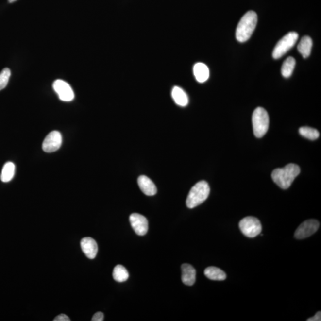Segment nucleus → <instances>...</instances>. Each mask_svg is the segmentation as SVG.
<instances>
[{
	"label": "nucleus",
	"instance_id": "nucleus-25",
	"mask_svg": "<svg viewBox=\"0 0 321 321\" xmlns=\"http://www.w3.org/2000/svg\"><path fill=\"white\" fill-rule=\"evenodd\" d=\"M321 321V312H318L314 317L309 318L307 321Z\"/></svg>",
	"mask_w": 321,
	"mask_h": 321
},
{
	"label": "nucleus",
	"instance_id": "nucleus-19",
	"mask_svg": "<svg viewBox=\"0 0 321 321\" xmlns=\"http://www.w3.org/2000/svg\"><path fill=\"white\" fill-rule=\"evenodd\" d=\"M296 65V60L292 57H289L284 62L281 68V74L283 77L288 78L293 72Z\"/></svg>",
	"mask_w": 321,
	"mask_h": 321
},
{
	"label": "nucleus",
	"instance_id": "nucleus-7",
	"mask_svg": "<svg viewBox=\"0 0 321 321\" xmlns=\"http://www.w3.org/2000/svg\"><path fill=\"white\" fill-rule=\"evenodd\" d=\"M320 227V222L316 220H308L302 222L294 233L297 239H304L310 237L317 232Z\"/></svg>",
	"mask_w": 321,
	"mask_h": 321
},
{
	"label": "nucleus",
	"instance_id": "nucleus-26",
	"mask_svg": "<svg viewBox=\"0 0 321 321\" xmlns=\"http://www.w3.org/2000/svg\"><path fill=\"white\" fill-rule=\"evenodd\" d=\"M17 1V0H9V2L10 3H12V2H15Z\"/></svg>",
	"mask_w": 321,
	"mask_h": 321
},
{
	"label": "nucleus",
	"instance_id": "nucleus-2",
	"mask_svg": "<svg viewBox=\"0 0 321 321\" xmlns=\"http://www.w3.org/2000/svg\"><path fill=\"white\" fill-rule=\"evenodd\" d=\"M258 16L253 11H249L241 17L236 31V39L238 42L248 41L256 28Z\"/></svg>",
	"mask_w": 321,
	"mask_h": 321
},
{
	"label": "nucleus",
	"instance_id": "nucleus-3",
	"mask_svg": "<svg viewBox=\"0 0 321 321\" xmlns=\"http://www.w3.org/2000/svg\"><path fill=\"white\" fill-rule=\"evenodd\" d=\"M210 187L208 183L201 181L193 186L190 190L186 200V205L192 209L201 205L208 198Z\"/></svg>",
	"mask_w": 321,
	"mask_h": 321
},
{
	"label": "nucleus",
	"instance_id": "nucleus-1",
	"mask_svg": "<svg viewBox=\"0 0 321 321\" xmlns=\"http://www.w3.org/2000/svg\"><path fill=\"white\" fill-rule=\"evenodd\" d=\"M301 172L300 167L294 164H289L283 168L277 169L272 172V179L281 189H287L296 177Z\"/></svg>",
	"mask_w": 321,
	"mask_h": 321
},
{
	"label": "nucleus",
	"instance_id": "nucleus-10",
	"mask_svg": "<svg viewBox=\"0 0 321 321\" xmlns=\"http://www.w3.org/2000/svg\"><path fill=\"white\" fill-rule=\"evenodd\" d=\"M131 226L135 233L139 236H144L148 230V221L144 216L137 213H134L129 217Z\"/></svg>",
	"mask_w": 321,
	"mask_h": 321
},
{
	"label": "nucleus",
	"instance_id": "nucleus-13",
	"mask_svg": "<svg viewBox=\"0 0 321 321\" xmlns=\"http://www.w3.org/2000/svg\"><path fill=\"white\" fill-rule=\"evenodd\" d=\"M182 280L185 285L193 286L196 281V270L192 265L185 264L182 265Z\"/></svg>",
	"mask_w": 321,
	"mask_h": 321
},
{
	"label": "nucleus",
	"instance_id": "nucleus-14",
	"mask_svg": "<svg viewBox=\"0 0 321 321\" xmlns=\"http://www.w3.org/2000/svg\"><path fill=\"white\" fill-rule=\"evenodd\" d=\"M193 73L198 82L203 83L208 80L209 77V70L205 64L198 63L193 67Z\"/></svg>",
	"mask_w": 321,
	"mask_h": 321
},
{
	"label": "nucleus",
	"instance_id": "nucleus-23",
	"mask_svg": "<svg viewBox=\"0 0 321 321\" xmlns=\"http://www.w3.org/2000/svg\"><path fill=\"white\" fill-rule=\"evenodd\" d=\"M103 318H104V316H103V313L101 312H98L97 313H95L94 316H93V317L92 318L91 321H103Z\"/></svg>",
	"mask_w": 321,
	"mask_h": 321
},
{
	"label": "nucleus",
	"instance_id": "nucleus-8",
	"mask_svg": "<svg viewBox=\"0 0 321 321\" xmlns=\"http://www.w3.org/2000/svg\"><path fill=\"white\" fill-rule=\"evenodd\" d=\"M62 144V134L58 131H52L45 138L42 143V150L47 153L54 152L60 149Z\"/></svg>",
	"mask_w": 321,
	"mask_h": 321
},
{
	"label": "nucleus",
	"instance_id": "nucleus-9",
	"mask_svg": "<svg viewBox=\"0 0 321 321\" xmlns=\"http://www.w3.org/2000/svg\"><path fill=\"white\" fill-rule=\"evenodd\" d=\"M53 88L57 93L60 100L65 102H70L75 98V94L72 88L67 82L60 79L55 81L53 84Z\"/></svg>",
	"mask_w": 321,
	"mask_h": 321
},
{
	"label": "nucleus",
	"instance_id": "nucleus-20",
	"mask_svg": "<svg viewBox=\"0 0 321 321\" xmlns=\"http://www.w3.org/2000/svg\"><path fill=\"white\" fill-rule=\"evenodd\" d=\"M113 277L118 282H124L128 279L129 274L126 268L123 265H118L113 270Z\"/></svg>",
	"mask_w": 321,
	"mask_h": 321
},
{
	"label": "nucleus",
	"instance_id": "nucleus-12",
	"mask_svg": "<svg viewBox=\"0 0 321 321\" xmlns=\"http://www.w3.org/2000/svg\"><path fill=\"white\" fill-rule=\"evenodd\" d=\"M138 185L140 190L147 196L155 195L157 192L156 186L150 178L145 176H140L137 179Z\"/></svg>",
	"mask_w": 321,
	"mask_h": 321
},
{
	"label": "nucleus",
	"instance_id": "nucleus-17",
	"mask_svg": "<svg viewBox=\"0 0 321 321\" xmlns=\"http://www.w3.org/2000/svg\"><path fill=\"white\" fill-rule=\"evenodd\" d=\"M312 40L308 36H304L301 39L298 45V51L304 58L309 56L312 47Z\"/></svg>",
	"mask_w": 321,
	"mask_h": 321
},
{
	"label": "nucleus",
	"instance_id": "nucleus-16",
	"mask_svg": "<svg viewBox=\"0 0 321 321\" xmlns=\"http://www.w3.org/2000/svg\"><path fill=\"white\" fill-rule=\"evenodd\" d=\"M204 274L211 280L223 281L226 279L227 277L223 270L215 267L207 268L204 271Z\"/></svg>",
	"mask_w": 321,
	"mask_h": 321
},
{
	"label": "nucleus",
	"instance_id": "nucleus-22",
	"mask_svg": "<svg viewBox=\"0 0 321 321\" xmlns=\"http://www.w3.org/2000/svg\"><path fill=\"white\" fill-rule=\"evenodd\" d=\"M10 76H11V71L9 68H4L0 73V91L7 86Z\"/></svg>",
	"mask_w": 321,
	"mask_h": 321
},
{
	"label": "nucleus",
	"instance_id": "nucleus-21",
	"mask_svg": "<svg viewBox=\"0 0 321 321\" xmlns=\"http://www.w3.org/2000/svg\"><path fill=\"white\" fill-rule=\"evenodd\" d=\"M299 134L301 136L311 140L317 139L320 136V133L317 129L309 127H301Z\"/></svg>",
	"mask_w": 321,
	"mask_h": 321
},
{
	"label": "nucleus",
	"instance_id": "nucleus-15",
	"mask_svg": "<svg viewBox=\"0 0 321 321\" xmlns=\"http://www.w3.org/2000/svg\"><path fill=\"white\" fill-rule=\"evenodd\" d=\"M171 95L172 99L178 105L186 107L189 103V98L186 93L180 87H174L172 90Z\"/></svg>",
	"mask_w": 321,
	"mask_h": 321
},
{
	"label": "nucleus",
	"instance_id": "nucleus-11",
	"mask_svg": "<svg viewBox=\"0 0 321 321\" xmlns=\"http://www.w3.org/2000/svg\"><path fill=\"white\" fill-rule=\"evenodd\" d=\"M81 246L82 251L87 258L93 259L96 257L98 248L96 241L94 238L89 237L82 238Z\"/></svg>",
	"mask_w": 321,
	"mask_h": 321
},
{
	"label": "nucleus",
	"instance_id": "nucleus-24",
	"mask_svg": "<svg viewBox=\"0 0 321 321\" xmlns=\"http://www.w3.org/2000/svg\"><path fill=\"white\" fill-rule=\"evenodd\" d=\"M54 321H70V319L65 314H60L54 318Z\"/></svg>",
	"mask_w": 321,
	"mask_h": 321
},
{
	"label": "nucleus",
	"instance_id": "nucleus-5",
	"mask_svg": "<svg viewBox=\"0 0 321 321\" xmlns=\"http://www.w3.org/2000/svg\"><path fill=\"white\" fill-rule=\"evenodd\" d=\"M299 38V34L295 32H290L283 36V38L276 44L272 57L274 59L283 57L291 48H293Z\"/></svg>",
	"mask_w": 321,
	"mask_h": 321
},
{
	"label": "nucleus",
	"instance_id": "nucleus-6",
	"mask_svg": "<svg viewBox=\"0 0 321 321\" xmlns=\"http://www.w3.org/2000/svg\"><path fill=\"white\" fill-rule=\"evenodd\" d=\"M239 227L241 233L249 238L255 237L262 232L261 222L253 217H247L241 220Z\"/></svg>",
	"mask_w": 321,
	"mask_h": 321
},
{
	"label": "nucleus",
	"instance_id": "nucleus-18",
	"mask_svg": "<svg viewBox=\"0 0 321 321\" xmlns=\"http://www.w3.org/2000/svg\"><path fill=\"white\" fill-rule=\"evenodd\" d=\"M15 174V165L12 162H7L2 168L1 180L2 182L7 183L11 181Z\"/></svg>",
	"mask_w": 321,
	"mask_h": 321
},
{
	"label": "nucleus",
	"instance_id": "nucleus-4",
	"mask_svg": "<svg viewBox=\"0 0 321 321\" xmlns=\"http://www.w3.org/2000/svg\"><path fill=\"white\" fill-rule=\"evenodd\" d=\"M269 116L267 111L262 107L254 110L253 115V125L254 136L261 138L269 130Z\"/></svg>",
	"mask_w": 321,
	"mask_h": 321
}]
</instances>
